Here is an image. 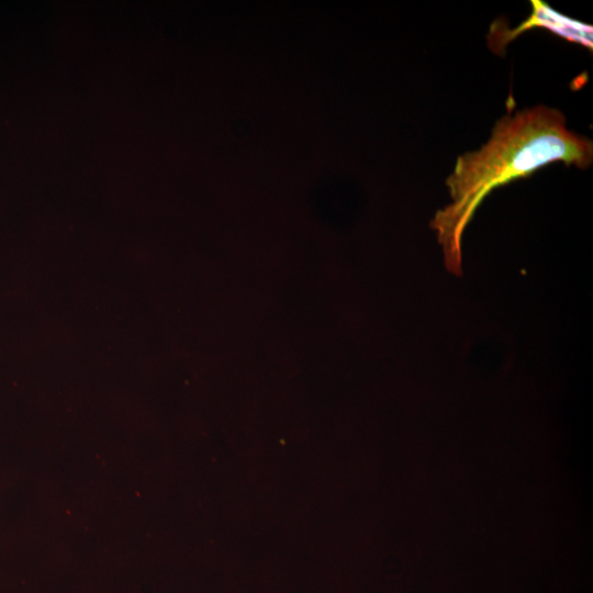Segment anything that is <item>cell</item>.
<instances>
[{"instance_id": "6da1fadb", "label": "cell", "mask_w": 593, "mask_h": 593, "mask_svg": "<svg viewBox=\"0 0 593 593\" xmlns=\"http://www.w3.org/2000/svg\"><path fill=\"white\" fill-rule=\"evenodd\" d=\"M557 161L589 168L593 163V143L569 130L560 110L544 104L514 113L510 110L495 122L484 145L458 156L446 180L452 202L438 211L430 223L447 264L459 268L462 233L493 189Z\"/></svg>"}, {"instance_id": "7a4b0ae2", "label": "cell", "mask_w": 593, "mask_h": 593, "mask_svg": "<svg viewBox=\"0 0 593 593\" xmlns=\"http://www.w3.org/2000/svg\"><path fill=\"white\" fill-rule=\"evenodd\" d=\"M532 12L529 16L521 22L516 27L507 29L505 23L495 21L491 24L488 34V45L497 55H503L507 45L522 33L542 27L562 38L577 43L590 51L593 48L591 25L570 19L550 8L546 2L532 0Z\"/></svg>"}]
</instances>
